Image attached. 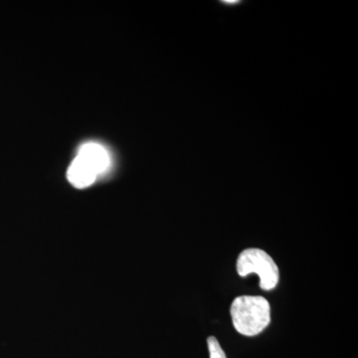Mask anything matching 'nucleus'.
Masks as SVG:
<instances>
[{"label":"nucleus","instance_id":"20e7f679","mask_svg":"<svg viewBox=\"0 0 358 358\" xmlns=\"http://www.w3.org/2000/svg\"><path fill=\"white\" fill-rule=\"evenodd\" d=\"M78 155L88 160L90 164H93L99 176L105 173L109 169L110 157L107 150L102 145L96 143H85L80 148Z\"/></svg>","mask_w":358,"mask_h":358},{"label":"nucleus","instance_id":"7ed1b4c3","mask_svg":"<svg viewBox=\"0 0 358 358\" xmlns=\"http://www.w3.org/2000/svg\"><path fill=\"white\" fill-rule=\"evenodd\" d=\"M99 173L88 160L78 155L68 169L67 178L71 185L76 188H86L95 182Z\"/></svg>","mask_w":358,"mask_h":358},{"label":"nucleus","instance_id":"423d86ee","mask_svg":"<svg viewBox=\"0 0 358 358\" xmlns=\"http://www.w3.org/2000/svg\"><path fill=\"white\" fill-rule=\"evenodd\" d=\"M237 1H226V3H236Z\"/></svg>","mask_w":358,"mask_h":358},{"label":"nucleus","instance_id":"f03ea898","mask_svg":"<svg viewBox=\"0 0 358 358\" xmlns=\"http://www.w3.org/2000/svg\"><path fill=\"white\" fill-rule=\"evenodd\" d=\"M237 272L241 277L250 274L258 275L261 289L264 291H272L279 284V268L272 257L263 250H244L238 257Z\"/></svg>","mask_w":358,"mask_h":358},{"label":"nucleus","instance_id":"f257e3e1","mask_svg":"<svg viewBox=\"0 0 358 358\" xmlns=\"http://www.w3.org/2000/svg\"><path fill=\"white\" fill-rule=\"evenodd\" d=\"M230 313L233 326L246 336H258L271 322L270 303L263 296H238L231 305Z\"/></svg>","mask_w":358,"mask_h":358},{"label":"nucleus","instance_id":"39448f33","mask_svg":"<svg viewBox=\"0 0 358 358\" xmlns=\"http://www.w3.org/2000/svg\"><path fill=\"white\" fill-rule=\"evenodd\" d=\"M207 343H208L209 355L210 358H227L226 357L225 352L221 348L220 343L217 339L214 336H210L207 339Z\"/></svg>","mask_w":358,"mask_h":358}]
</instances>
